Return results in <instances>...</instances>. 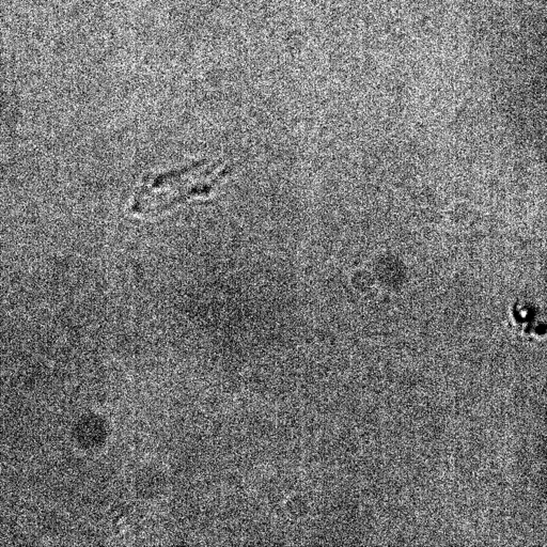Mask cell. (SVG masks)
Instances as JSON below:
<instances>
[{
    "label": "cell",
    "mask_w": 547,
    "mask_h": 547,
    "mask_svg": "<svg viewBox=\"0 0 547 547\" xmlns=\"http://www.w3.org/2000/svg\"><path fill=\"white\" fill-rule=\"evenodd\" d=\"M340 446L350 453L356 452L358 450V440L352 434H344L341 436Z\"/></svg>",
    "instance_id": "cell-3"
},
{
    "label": "cell",
    "mask_w": 547,
    "mask_h": 547,
    "mask_svg": "<svg viewBox=\"0 0 547 547\" xmlns=\"http://www.w3.org/2000/svg\"><path fill=\"white\" fill-rule=\"evenodd\" d=\"M285 508H287L290 515L295 518H304V516L307 515L308 511H309V507H308V503L305 498L299 495H294L293 497L290 498Z\"/></svg>",
    "instance_id": "cell-2"
},
{
    "label": "cell",
    "mask_w": 547,
    "mask_h": 547,
    "mask_svg": "<svg viewBox=\"0 0 547 547\" xmlns=\"http://www.w3.org/2000/svg\"><path fill=\"white\" fill-rule=\"evenodd\" d=\"M210 164L207 159L182 168L144 177L135 194L130 211L137 215L154 216L170 211L197 197H208L231 173V166Z\"/></svg>",
    "instance_id": "cell-1"
}]
</instances>
